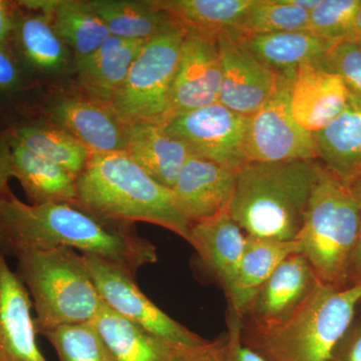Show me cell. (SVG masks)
I'll list each match as a JSON object with an SVG mask.
<instances>
[{
	"label": "cell",
	"mask_w": 361,
	"mask_h": 361,
	"mask_svg": "<svg viewBox=\"0 0 361 361\" xmlns=\"http://www.w3.org/2000/svg\"><path fill=\"white\" fill-rule=\"evenodd\" d=\"M66 247L120 266L135 277L158 260L155 245L134 224L99 217L78 203L25 204L13 192L0 196V254L18 257L30 251Z\"/></svg>",
	"instance_id": "obj_1"
},
{
	"label": "cell",
	"mask_w": 361,
	"mask_h": 361,
	"mask_svg": "<svg viewBox=\"0 0 361 361\" xmlns=\"http://www.w3.org/2000/svg\"><path fill=\"white\" fill-rule=\"evenodd\" d=\"M78 203L106 219L161 226L189 241L192 223L172 190L154 180L125 152L92 153L78 176Z\"/></svg>",
	"instance_id": "obj_2"
},
{
	"label": "cell",
	"mask_w": 361,
	"mask_h": 361,
	"mask_svg": "<svg viewBox=\"0 0 361 361\" xmlns=\"http://www.w3.org/2000/svg\"><path fill=\"white\" fill-rule=\"evenodd\" d=\"M318 161H249L237 171L229 214L254 238L296 241Z\"/></svg>",
	"instance_id": "obj_3"
},
{
	"label": "cell",
	"mask_w": 361,
	"mask_h": 361,
	"mask_svg": "<svg viewBox=\"0 0 361 361\" xmlns=\"http://www.w3.org/2000/svg\"><path fill=\"white\" fill-rule=\"evenodd\" d=\"M361 303V282L336 288L319 281L283 324L251 329L247 345L267 361H325L348 331Z\"/></svg>",
	"instance_id": "obj_4"
},
{
	"label": "cell",
	"mask_w": 361,
	"mask_h": 361,
	"mask_svg": "<svg viewBox=\"0 0 361 361\" xmlns=\"http://www.w3.org/2000/svg\"><path fill=\"white\" fill-rule=\"evenodd\" d=\"M16 259V274L32 296L37 313V334L96 318L104 301L82 254L59 247L25 252Z\"/></svg>",
	"instance_id": "obj_5"
},
{
	"label": "cell",
	"mask_w": 361,
	"mask_h": 361,
	"mask_svg": "<svg viewBox=\"0 0 361 361\" xmlns=\"http://www.w3.org/2000/svg\"><path fill=\"white\" fill-rule=\"evenodd\" d=\"M360 234V213L350 187L319 163L308 201L300 253L322 283L349 286L351 259Z\"/></svg>",
	"instance_id": "obj_6"
},
{
	"label": "cell",
	"mask_w": 361,
	"mask_h": 361,
	"mask_svg": "<svg viewBox=\"0 0 361 361\" xmlns=\"http://www.w3.org/2000/svg\"><path fill=\"white\" fill-rule=\"evenodd\" d=\"M186 32L174 26L147 40L111 104L126 125L168 120L170 92Z\"/></svg>",
	"instance_id": "obj_7"
},
{
	"label": "cell",
	"mask_w": 361,
	"mask_h": 361,
	"mask_svg": "<svg viewBox=\"0 0 361 361\" xmlns=\"http://www.w3.org/2000/svg\"><path fill=\"white\" fill-rule=\"evenodd\" d=\"M294 71L280 73L276 89L267 103L249 116L246 135L247 161H317L314 135L297 123L290 108Z\"/></svg>",
	"instance_id": "obj_8"
},
{
	"label": "cell",
	"mask_w": 361,
	"mask_h": 361,
	"mask_svg": "<svg viewBox=\"0 0 361 361\" xmlns=\"http://www.w3.org/2000/svg\"><path fill=\"white\" fill-rule=\"evenodd\" d=\"M84 256L99 295L118 315L163 339L173 348H196L208 342L176 322L149 300L128 271L97 256Z\"/></svg>",
	"instance_id": "obj_9"
},
{
	"label": "cell",
	"mask_w": 361,
	"mask_h": 361,
	"mask_svg": "<svg viewBox=\"0 0 361 361\" xmlns=\"http://www.w3.org/2000/svg\"><path fill=\"white\" fill-rule=\"evenodd\" d=\"M248 122L249 116L240 115L218 102L172 116L164 127L169 134L184 142L192 155L238 171L248 163Z\"/></svg>",
	"instance_id": "obj_10"
},
{
	"label": "cell",
	"mask_w": 361,
	"mask_h": 361,
	"mask_svg": "<svg viewBox=\"0 0 361 361\" xmlns=\"http://www.w3.org/2000/svg\"><path fill=\"white\" fill-rule=\"evenodd\" d=\"M32 111L66 130L92 153L125 152L127 125L111 106L94 101L82 92L49 94L39 99Z\"/></svg>",
	"instance_id": "obj_11"
},
{
	"label": "cell",
	"mask_w": 361,
	"mask_h": 361,
	"mask_svg": "<svg viewBox=\"0 0 361 361\" xmlns=\"http://www.w3.org/2000/svg\"><path fill=\"white\" fill-rule=\"evenodd\" d=\"M16 4L9 49L26 75L39 85L73 73L75 56L54 30L51 14Z\"/></svg>",
	"instance_id": "obj_12"
},
{
	"label": "cell",
	"mask_w": 361,
	"mask_h": 361,
	"mask_svg": "<svg viewBox=\"0 0 361 361\" xmlns=\"http://www.w3.org/2000/svg\"><path fill=\"white\" fill-rule=\"evenodd\" d=\"M221 85L218 102L246 116L260 110L272 96L280 73L256 58L232 33L218 37Z\"/></svg>",
	"instance_id": "obj_13"
},
{
	"label": "cell",
	"mask_w": 361,
	"mask_h": 361,
	"mask_svg": "<svg viewBox=\"0 0 361 361\" xmlns=\"http://www.w3.org/2000/svg\"><path fill=\"white\" fill-rule=\"evenodd\" d=\"M220 85L218 37L186 32L171 87L168 120L218 103Z\"/></svg>",
	"instance_id": "obj_14"
},
{
	"label": "cell",
	"mask_w": 361,
	"mask_h": 361,
	"mask_svg": "<svg viewBox=\"0 0 361 361\" xmlns=\"http://www.w3.org/2000/svg\"><path fill=\"white\" fill-rule=\"evenodd\" d=\"M319 281L302 254H292L260 287L243 320H250L252 329L283 324L305 303Z\"/></svg>",
	"instance_id": "obj_15"
},
{
	"label": "cell",
	"mask_w": 361,
	"mask_h": 361,
	"mask_svg": "<svg viewBox=\"0 0 361 361\" xmlns=\"http://www.w3.org/2000/svg\"><path fill=\"white\" fill-rule=\"evenodd\" d=\"M237 171L191 155L180 169L174 188L180 210L194 223L229 212Z\"/></svg>",
	"instance_id": "obj_16"
},
{
	"label": "cell",
	"mask_w": 361,
	"mask_h": 361,
	"mask_svg": "<svg viewBox=\"0 0 361 361\" xmlns=\"http://www.w3.org/2000/svg\"><path fill=\"white\" fill-rule=\"evenodd\" d=\"M292 116L304 130L315 134L345 110L350 99L338 75L317 63L297 68L291 78Z\"/></svg>",
	"instance_id": "obj_17"
},
{
	"label": "cell",
	"mask_w": 361,
	"mask_h": 361,
	"mask_svg": "<svg viewBox=\"0 0 361 361\" xmlns=\"http://www.w3.org/2000/svg\"><path fill=\"white\" fill-rule=\"evenodd\" d=\"M32 301L0 254V361H47L37 345Z\"/></svg>",
	"instance_id": "obj_18"
},
{
	"label": "cell",
	"mask_w": 361,
	"mask_h": 361,
	"mask_svg": "<svg viewBox=\"0 0 361 361\" xmlns=\"http://www.w3.org/2000/svg\"><path fill=\"white\" fill-rule=\"evenodd\" d=\"M145 44L111 35L96 51L77 59L73 73L80 92L111 106Z\"/></svg>",
	"instance_id": "obj_19"
},
{
	"label": "cell",
	"mask_w": 361,
	"mask_h": 361,
	"mask_svg": "<svg viewBox=\"0 0 361 361\" xmlns=\"http://www.w3.org/2000/svg\"><path fill=\"white\" fill-rule=\"evenodd\" d=\"M2 123L7 137L77 177L89 163L92 153L84 144L35 111L14 116Z\"/></svg>",
	"instance_id": "obj_20"
},
{
	"label": "cell",
	"mask_w": 361,
	"mask_h": 361,
	"mask_svg": "<svg viewBox=\"0 0 361 361\" xmlns=\"http://www.w3.org/2000/svg\"><path fill=\"white\" fill-rule=\"evenodd\" d=\"M201 262L225 292L231 286L245 250L247 235L229 212L194 223L189 238Z\"/></svg>",
	"instance_id": "obj_21"
},
{
	"label": "cell",
	"mask_w": 361,
	"mask_h": 361,
	"mask_svg": "<svg viewBox=\"0 0 361 361\" xmlns=\"http://www.w3.org/2000/svg\"><path fill=\"white\" fill-rule=\"evenodd\" d=\"M125 153L157 182L172 190L187 159L192 155L184 142L169 134L161 123L127 125Z\"/></svg>",
	"instance_id": "obj_22"
},
{
	"label": "cell",
	"mask_w": 361,
	"mask_h": 361,
	"mask_svg": "<svg viewBox=\"0 0 361 361\" xmlns=\"http://www.w3.org/2000/svg\"><path fill=\"white\" fill-rule=\"evenodd\" d=\"M314 135L317 161L345 184L361 175V99L348 106Z\"/></svg>",
	"instance_id": "obj_23"
},
{
	"label": "cell",
	"mask_w": 361,
	"mask_h": 361,
	"mask_svg": "<svg viewBox=\"0 0 361 361\" xmlns=\"http://www.w3.org/2000/svg\"><path fill=\"white\" fill-rule=\"evenodd\" d=\"M295 253H300L298 240L275 241L247 236L236 276L226 291L230 310L243 319L260 287L285 259Z\"/></svg>",
	"instance_id": "obj_24"
},
{
	"label": "cell",
	"mask_w": 361,
	"mask_h": 361,
	"mask_svg": "<svg viewBox=\"0 0 361 361\" xmlns=\"http://www.w3.org/2000/svg\"><path fill=\"white\" fill-rule=\"evenodd\" d=\"M6 139L11 152L13 178L20 183L32 204L77 203V176L32 153L20 142Z\"/></svg>",
	"instance_id": "obj_25"
},
{
	"label": "cell",
	"mask_w": 361,
	"mask_h": 361,
	"mask_svg": "<svg viewBox=\"0 0 361 361\" xmlns=\"http://www.w3.org/2000/svg\"><path fill=\"white\" fill-rule=\"evenodd\" d=\"M92 322L113 361H172L176 348L118 315L104 302Z\"/></svg>",
	"instance_id": "obj_26"
},
{
	"label": "cell",
	"mask_w": 361,
	"mask_h": 361,
	"mask_svg": "<svg viewBox=\"0 0 361 361\" xmlns=\"http://www.w3.org/2000/svg\"><path fill=\"white\" fill-rule=\"evenodd\" d=\"M253 0H155L178 27L186 32L219 37L234 33Z\"/></svg>",
	"instance_id": "obj_27"
},
{
	"label": "cell",
	"mask_w": 361,
	"mask_h": 361,
	"mask_svg": "<svg viewBox=\"0 0 361 361\" xmlns=\"http://www.w3.org/2000/svg\"><path fill=\"white\" fill-rule=\"evenodd\" d=\"M238 39L256 58L279 73L295 71L305 63H318L336 44L307 30Z\"/></svg>",
	"instance_id": "obj_28"
},
{
	"label": "cell",
	"mask_w": 361,
	"mask_h": 361,
	"mask_svg": "<svg viewBox=\"0 0 361 361\" xmlns=\"http://www.w3.org/2000/svg\"><path fill=\"white\" fill-rule=\"evenodd\" d=\"M113 37L147 40L174 25L155 0H90Z\"/></svg>",
	"instance_id": "obj_29"
},
{
	"label": "cell",
	"mask_w": 361,
	"mask_h": 361,
	"mask_svg": "<svg viewBox=\"0 0 361 361\" xmlns=\"http://www.w3.org/2000/svg\"><path fill=\"white\" fill-rule=\"evenodd\" d=\"M51 21L75 61L89 56L111 37L90 0H56Z\"/></svg>",
	"instance_id": "obj_30"
},
{
	"label": "cell",
	"mask_w": 361,
	"mask_h": 361,
	"mask_svg": "<svg viewBox=\"0 0 361 361\" xmlns=\"http://www.w3.org/2000/svg\"><path fill=\"white\" fill-rule=\"evenodd\" d=\"M310 13L286 0H253L236 32L238 37L307 30Z\"/></svg>",
	"instance_id": "obj_31"
},
{
	"label": "cell",
	"mask_w": 361,
	"mask_h": 361,
	"mask_svg": "<svg viewBox=\"0 0 361 361\" xmlns=\"http://www.w3.org/2000/svg\"><path fill=\"white\" fill-rule=\"evenodd\" d=\"M39 85L26 75L9 47H0V121L30 113Z\"/></svg>",
	"instance_id": "obj_32"
},
{
	"label": "cell",
	"mask_w": 361,
	"mask_h": 361,
	"mask_svg": "<svg viewBox=\"0 0 361 361\" xmlns=\"http://www.w3.org/2000/svg\"><path fill=\"white\" fill-rule=\"evenodd\" d=\"M59 361H113L92 322L65 325L42 334Z\"/></svg>",
	"instance_id": "obj_33"
},
{
	"label": "cell",
	"mask_w": 361,
	"mask_h": 361,
	"mask_svg": "<svg viewBox=\"0 0 361 361\" xmlns=\"http://www.w3.org/2000/svg\"><path fill=\"white\" fill-rule=\"evenodd\" d=\"M361 0H320L310 13L307 30L329 42L355 37Z\"/></svg>",
	"instance_id": "obj_34"
},
{
	"label": "cell",
	"mask_w": 361,
	"mask_h": 361,
	"mask_svg": "<svg viewBox=\"0 0 361 361\" xmlns=\"http://www.w3.org/2000/svg\"><path fill=\"white\" fill-rule=\"evenodd\" d=\"M317 63L338 75L350 96L361 99V49L355 40L336 42Z\"/></svg>",
	"instance_id": "obj_35"
},
{
	"label": "cell",
	"mask_w": 361,
	"mask_h": 361,
	"mask_svg": "<svg viewBox=\"0 0 361 361\" xmlns=\"http://www.w3.org/2000/svg\"><path fill=\"white\" fill-rule=\"evenodd\" d=\"M242 332L243 319L230 310L227 337L225 341H221L223 361H267L258 351L247 345L242 338Z\"/></svg>",
	"instance_id": "obj_36"
},
{
	"label": "cell",
	"mask_w": 361,
	"mask_h": 361,
	"mask_svg": "<svg viewBox=\"0 0 361 361\" xmlns=\"http://www.w3.org/2000/svg\"><path fill=\"white\" fill-rule=\"evenodd\" d=\"M325 361H361V317L355 318Z\"/></svg>",
	"instance_id": "obj_37"
},
{
	"label": "cell",
	"mask_w": 361,
	"mask_h": 361,
	"mask_svg": "<svg viewBox=\"0 0 361 361\" xmlns=\"http://www.w3.org/2000/svg\"><path fill=\"white\" fill-rule=\"evenodd\" d=\"M172 361H223L221 341H208L196 348H175Z\"/></svg>",
	"instance_id": "obj_38"
},
{
	"label": "cell",
	"mask_w": 361,
	"mask_h": 361,
	"mask_svg": "<svg viewBox=\"0 0 361 361\" xmlns=\"http://www.w3.org/2000/svg\"><path fill=\"white\" fill-rule=\"evenodd\" d=\"M348 185L355 196L360 213V234L349 268L348 285H353L361 282V175Z\"/></svg>",
	"instance_id": "obj_39"
},
{
	"label": "cell",
	"mask_w": 361,
	"mask_h": 361,
	"mask_svg": "<svg viewBox=\"0 0 361 361\" xmlns=\"http://www.w3.org/2000/svg\"><path fill=\"white\" fill-rule=\"evenodd\" d=\"M13 178L11 152L7 142L4 126L0 121V196L11 193L9 180Z\"/></svg>",
	"instance_id": "obj_40"
},
{
	"label": "cell",
	"mask_w": 361,
	"mask_h": 361,
	"mask_svg": "<svg viewBox=\"0 0 361 361\" xmlns=\"http://www.w3.org/2000/svg\"><path fill=\"white\" fill-rule=\"evenodd\" d=\"M16 1L0 0V47H9L11 32L16 21Z\"/></svg>",
	"instance_id": "obj_41"
},
{
	"label": "cell",
	"mask_w": 361,
	"mask_h": 361,
	"mask_svg": "<svg viewBox=\"0 0 361 361\" xmlns=\"http://www.w3.org/2000/svg\"><path fill=\"white\" fill-rule=\"evenodd\" d=\"M360 33H361V4H360V8H358L357 16H356L355 35H360Z\"/></svg>",
	"instance_id": "obj_42"
},
{
	"label": "cell",
	"mask_w": 361,
	"mask_h": 361,
	"mask_svg": "<svg viewBox=\"0 0 361 361\" xmlns=\"http://www.w3.org/2000/svg\"><path fill=\"white\" fill-rule=\"evenodd\" d=\"M351 39L355 40V42H356V44H357L358 47H360V49H361V33H360V35H355V37H353V39Z\"/></svg>",
	"instance_id": "obj_43"
}]
</instances>
